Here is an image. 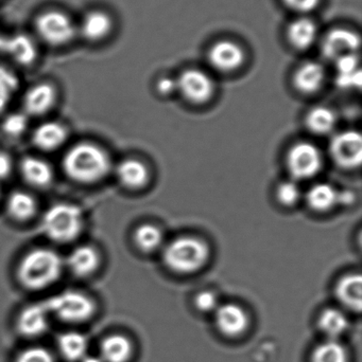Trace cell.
<instances>
[{"label":"cell","instance_id":"cell-12","mask_svg":"<svg viewBox=\"0 0 362 362\" xmlns=\"http://www.w3.org/2000/svg\"><path fill=\"white\" fill-rule=\"evenodd\" d=\"M51 316L44 302L31 304L21 310L17 318V329L27 338H38L44 335L50 327Z\"/></svg>","mask_w":362,"mask_h":362},{"label":"cell","instance_id":"cell-23","mask_svg":"<svg viewBox=\"0 0 362 362\" xmlns=\"http://www.w3.org/2000/svg\"><path fill=\"white\" fill-rule=\"evenodd\" d=\"M133 353L131 341L123 335H111L100 346L99 356L103 362H128Z\"/></svg>","mask_w":362,"mask_h":362},{"label":"cell","instance_id":"cell-14","mask_svg":"<svg viewBox=\"0 0 362 362\" xmlns=\"http://www.w3.org/2000/svg\"><path fill=\"white\" fill-rule=\"evenodd\" d=\"M114 21L106 11L91 10L83 16L78 32L89 42H97L106 40L113 31Z\"/></svg>","mask_w":362,"mask_h":362},{"label":"cell","instance_id":"cell-4","mask_svg":"<svg viewBox=\"0 0 362 362\" xmlns=\"http://www.w3.org/2000/svg\"><path fill=\"white\" fill-rule=\"evenodd\" d=\"M210 257L206 243L193 236H181L166 245L163 262L166 267L178 274H193L201 269Z\"/></svg>","mask_w":362,"mask_h":362},{"label":"cell","instance_id":"cell-40","mask_svg":"<svg viewBox=\"0 0 362 362\" xmlns=\"http://www.w3.org/2000/svg\"><path fill=\"white\" fill-rule=\"evenodd\" d=\"M157 89L162 95H170L176 90V80L171 78H163L157 83Z\"/></svg>","mask_w":362,"mask_h":362},{"label":"cell","instance_id":"cell-8","mask_svg":"<svg viewBox=\"0 0 362 362\" xmlns=\"http://www.w3.org/2000/svg\"><path fill=\"white\" fill-rule=\"evenodd\" d=\"M329 153L336 165L344 169L359 167L362 159V138L356 131L337 134L329 144Z\"/></svg>","mask_w":362,"mask_h":362},{"label":"cell","instance_id":"cell-35","mask_svg":"<svg viewBox=\"0 0 362 362\" xmlns=\"http://www.w3.org/2000/svg\"><path fill=\"white\" fill-rule=\"evenodd\" d=\"M28 127V116L21 112L9 115L2 123L4 133L10 137H19Z\"/></svg>","mask_w":362,"mask_h":362},{"label":"cell","instance_id":"cell-27","mask_svg":"<svg viewBox=\"0 0 362 362\" xmlns=\"http://www.w3.org/2000/svg\"><path fill=\"white\" fill-rule=\"evenodd\" d=\"M339 191L327 182L312 185L306 193V202L312 210L325 212L338 204Z\"/></svg>","mask_w":362,"mask_h":362},{"label":"cell","instance_id":"cell-22","mask_svg":"<svg viewBox=\"0 0 362 362\" xmlns=\"http://www.w3.org/2000/svg\"><path fill=\"white\" fill-rule=\"evenodd\" d=\"M89 340L78 332L62 334L57 339V349L65 361L81 362L89 353Z\"/></svg>","mask_w":362,"mask_h":362},{"label":"cell","instance_id":"cell-33","mask_svg":"<svg viewBox=\"0 0 362 362\" xmlns=\"http://www.w3.org/2000/svg\"><path fill=\"white\" fill-rule=\"evenodd\" d=\"M312 362H348V353L341 344L329 340L315 350Z\"/></svg>","mask_w":362,"mask_h":362},{"label":"cell","instance_id":"cell-34","mask_svg":"<svg viewBox=\"0 0 362 362\" xmlns=\"http://www.w3.org/2000/svg\"><path fill=\"white\" fill-rule=\"evenodd\" d=\"M302 192L297 181L286 180L280 183L276 191L278 202L284 206H293L301 198Z\"/></svg>","mask_w":362,"mask_h":362},{"label":"cell","instance_id":"cell-24","mask_svg":"<svg viewBox=\"0 0 362 362\" xmlns=\"http://www.w3.org/2000/svg\"><path fill=\"white\" fill-rule=\"evenodd\" d=\"M6 211L15 221H27L35 215L38 202L28 192H12L6 199Z\"/></svg>","mask_w":362,"mask_h":362},{"label":"cell","instance_id":"cell-29","mask_svg":"<svg viewBox=\"0 0 362 362\" xmlns=\"http://www.w3.org/2000/svg\"><path fill=\"white\" fill-rule=\"evenodd\" d=\"M306 125L312 133L318 135L331 133L336 125L335 114L325 106L312 108L306 117Z\"/></svg>","mask_w":362,"mask_h":362},{"label":"cell","instance_id":"cell-2","mask_svg":"<svg viewBox=\"0 0 362 362\" xmlns=\"http://www.w3.org/2000/svg\"><path fill=\"white\" fill-rule=\"evenodd\" d=\"M63 259L57 251L49 248L32 249L23 255L17 266V279L29 291H44L61 278Z\"/></svg>","mask_w":362,"mask_h":362},{"label":"cell","instance_id":"cell-1","mask_svg":"<svg viewBox=\"0 0 362 362\" xmlns=\"http://www.w3.org/2000/svg\"><path fill=\"white\" fill-rule=\"evenodd\" d=\"M66 175L81 185L103 180L112 170V160L106 150L91 142L74 144L63 158Z\"/></svg>","mask_w":362,"mask_h":362},{"label":"cell","instance_id":"cell-17","mask_svg":"<svg viewBox=\"0 0 362 362\" xmlns=\"http://www.w3.org/2000/svg\"><path fill=\"white\" fill-rule=\"evenodd\" d=\"M217 327L225 335L234 337L246 331L249 325L246 312L236 304H225L216 310Z\"/></svg>","mask_w":362,"mask_h":362},{"label":"cell","instance_id":"cell-11","mask_svg":"<svg viewBox=\"0 0 362 362\" xmlns=\"http://www.w3.org/2000/svg\"><path fill=\"white\" fill-rule=\"evenodd\" d=\"M57 93L50 83H38L23 95V105L27 116L40 117L48 114L57 104Z\"/></svg>","mask_w":362,"mask_h":362},{"label":"cell","instance_id":"cell-37","mask_svg":"<svg viewBox=\"0 0 362 362\" xmlns=\"http://www.w3.org/2000/svg\"><path fill=\"white\" fill-rule=\"evenodd\" d=\"M196 306L201 312H213L218 308V298L212 291H202L196 298Z\"/></svg>","mask_w":362,"mask_h":362},{"label":"cell","instance_id":"cell-9","mask_svg":"<svg viewBox=\"0 0 362 362\" xmlns=\"http://www.w3.org/2000/svg\"><path fill=\"white\" fill-rule=\"evenodd\" d=\"M176 90L191 103H204L214 93V81L202 70H185L176 78Z\"/></svg>","mask_w":362,"mask_h":362},{"label":"cell","instance_id":"cell-5","mask_svg":"<svg viewBox=\"0 0 362 362\" xmlns=\"http://www.w3.org/2000/svg\"><path fill=\"white\" fill-rule=\"evenodd\" d=\"M51 317L72 325L87 322L97 310L95 301L79 291H64L44 301Z\"/></svg>","mask_w":362,"mask_h":362},{"label":"cell","instance_id":"cell-41","mask_svg":"<svg viewBox=\"0 0 362 362\" xmlns=\"http://www.w3.org/2000/svg\"><path fill=\"white\" fill-rule=\"evenodd\" d=\"M354 202V194L351 191H339L338 204H350Z\"/></svg>","mask_w":362,"mask_h":362},{"label":"cell","instance_id":"cell-21","mask_svg":"<svg viewBox=\"0 0 362 362\" xmlns=\"http://www.w3.org/2000/svg\"><path fill=\"white\" fill-rule=\"evenodd\" d=\"M116 176L119 182L128 189H140L148 182L150 174L144 163L137 159H125L117 165Z\"/></svg>","mask_w":362,"mask_h":362},{"label":"cell","instance_id":"cell-31","mask_svg":"<svg viewBox=\"0 0 362 362\" xmlns=\"http://www.w3.org/2000/svg\"><path fill=\"white\" fill-rule=\"evenodd\" d=\"M134 242L140 250L150 252L162 246L164 242L163 232L152 223L138 226L134 231Z\"/></svg>","mask_w":362,"mask_h":362},{"label":"cell","instance_id":"cell-42","mask_svg":"<svg viewBox=\"0 0 362 362\" xmlns=\"http://www.w3.org/2000/svg\"><path fill=\"white\" fill-rule=\"evenodd\" d=\"M81 362H103L99 355L87 354Z\"/></svg>","mask_w":362,"mask_h":362},{"label":"cell","instance_id":"cell-36","mask_svg":"<svg viewBox=\"0 0 362 362\" xmlns=\"http://www.w3.org/2000/svg\"><path fill=\"white\" fill-rule=\"evenodd\" d=\"M16 362H57L50 351L40 346L26 349L17 357Z\"/></svg>","mask_w":362,"mask_h":362},{"label":"cell","instance_id":"cell-13","mask_svg":"<svg viewBox=\"0 0 362 362\" xmlns=\"http://www.w3.org/2000/svg\"><path fill=\"white\" fill-rule=\"evenodd\" d=\"M210 65L219 71L231 72L238 69L244 61V52L239 45L231 40H220L208 52Z\"/></svg>","mask_w":362,"mask_h":362},{"label":"cell","instance_id":"cell-7","mask_svg":"<svg viewBox=\"0 0 362 362\" xmlns=\"http://www.w3.org/2000/svg\"><path fill=\"white\" fill-rule=\"evenodd\" d=\"M287 169L295 180L314 177L322 169L320 151L310 142H299L289 150L286 158Z\"/></svg>","mask_w":362,"mask_h":362},{"label":"cell","instance_id":"cell-20","mask_svg":"<svg viewBox=\"0 0 362 362\" xmlns=\"http://www.w3.org/2000/svg\"><path fill=\"white\" fill-rule=\"evenodd\" d=\"M324 80V67L318 62L310 61L298 68L293 76V84L300 93L310 95L322 87Z\"/></svg>","mask_w":362,"mask_h":362},{"label":"cell","instance_id":"cell-38","mask_svg":"<svg viewBox=\"0 0 362 362\" xmlns=\"http://www.w3.org/2000/svg\"><path fill=\"white\" fill-rule=\"evenodd\" d=\"M321 0H284L289 8L299 12H310L320 4Z\"/></svg>","mask_w":362,"mask_h":362},{"label":"cell","instance_id":"cell-26","mask_svg":"<svg viewBox=\"0 0 362 362\" xmlns=\"http://www.w3.org/2000/svg\"><path fill=\"white\" fill-rule=\"evenodd\" d=\"M289 42L300 50H305L316 42L318 29L316 23L310 18H299L289 25L287 31Z\"/></svg>","mask_w":362,"mask_h":362},{"label":"cell","instance_id":"cell-19","mask_svg":"<svg viewBox=\"0 0 362 362\" xmlns=\"http://www.w3.org/2000/svg\"><path fill=\"white\" fill-rule=\"evenodd\" d=\"M4 51L15 63L23 66L33 64L38 54L35 42L30 36L21 33L4 40Z\"/></svg>","mask_w":362,"mask_h":362},{"label":"cell","instance_id":"cell-6","mask_svg":"<svg viewBox=\"0 0 362 362\" xmlns=\"http://www.w3.org/2000/svg\"><path fill=\"white\" fill-rule=\"evenodd\" d=\"M35 30L38 37L51 47L66 46L78 33V27L69 15L60 10L40 13L35 19Z\"/></svg>","mask_w":362,"mask_h":362},{"label":"cell","instance_id":"cell-18","mask_svg":"<svg viewBox=\"0 0 362 362\" xmlns=\"http://www.w3.org/2000/svg\"><path fill=\"white\" fill-rule=\"evenodd\" d=\"M21 176L28 185L34 187H48L52 183L53 174L52 168L49 163L38 157L27 156L21 161L19 165Z\"/></svg>","mask_w":362,"mask_h":362},{"label":"cell","instance_id":"cell-3","mask_svg":"<svg viewBox=\"0 0 362 362\" xmlns=\"http://www.w3.org/2000/svg\"><path fill=\"white\" fill-rule=\"evenodd\" d=\"M84 225V214L80 206L59 202L47 209L42 217L40 229L49 240L68 244L82 234Z\"/></svg>","mask_w":362,"mask_h":362},{"label":"cell","instance_id":"cell-15","mask_svg":"<svg viewBox=\"0 0 362 362\" xmlns=\"http://www.w3.org/2000/svg\"><path fill=\"white\" fill-rule=\"evenodd\" d=\"M101 264L99 251L89 245L74 248L66 259L68 269L79 278L93 276Z\"/></svg>","mask_w":362,"mask_h":362},{"label":"cell","instance_id":"cell-16","mask_svg":"<svg viewBox=\"0 0 362 362\" xmlns=\"http://www.w3.org/2000/svg\"><path fill=\"white\" fill-rule=\"evenodd\" d=\"M67 137V129L62 123L47 121L34 129L32 142L38 150L53 152L65 144Z\"/></svg>","mask_w":362,"mask_h":362},{"label":"cell","instance_id":"cell-10","mask_svg":"<svg viewBox=\"0 0 362 362\" xmlns=\"http://www.w3.org/2000/svg\"><path fill=\"white\" fill-rule=\"evenodd\" d=\"M361 38L355 32L339 28L333 30L325 36L321 50L323 57L336 62L341 57L357 54Z\"/></svg>","mask_w":362,"mask_h":362},{"label":"cell","instance_id":"cell-25","mask_svg":"<svg viewBox=\"0 0 362 362\" xmlns=\"http://www.w3.org/2000/svg\"><path fill=\"white\" fill-rule=\"evenodd\" d=\"M362 280L359 274L344 276L336 286V296L346 308L359 312L362 303Z\"/></svg>","mask_w":362,"mask_h":362},{"label":"cell","instance_id":"cell-30","mask_svg":"<svg viewBox=\"0 0 362 362\" xmlns=\"http://www.w3.org/2000/svg\"><path fill=\"white\" fill-rule=\"evenodd\" d=\"M319 327L325 335L332 338L331 340H335L348 329L349 321L344 313L336 308H329L321 315Z\"/></svg>","mask_w":362,"mask_h":362},{"label":"cell","instance_id":"cell-28","mask_svg":"<svg viewBox=\"0 0 362 362\" xmlns=\"http://www.w3.org/2000/svg\"><path fill=\"white\" fill-rule=\"evenodd\" d=\"M337 69L338 86L342 88L359 87L361 84V72L357 54L348 55L335 62Z\"/></svg>","mask_w":362,"mask_h":362},{"label":"cell","instance_id":"cell-32","mask_svg":"<svg viewBox=\"0 0 362 362\" xmlns=\"http://www.w3.org/2000/svg\"><path fill=\"white\" fill-rule=\"evenodd\" d=\"M18 89V76L10 68L0 66V112L12 101Z\"/></svg>","mask_w":362,"mask_h":362},{"label":"cell","instance_id":"cell-39","mask_svg":"<svg viewBox=\"0 0 362 362\" xmlns=\"http://www.w3.org/2000/svg\"><path fill=\"white\" fill-rule=\"evenodd\" d=\"M13 172V160L10 155L0 152V180L10 177Z\"/></svg>","mask_w":362,"mask_h":362}]
</instances>
